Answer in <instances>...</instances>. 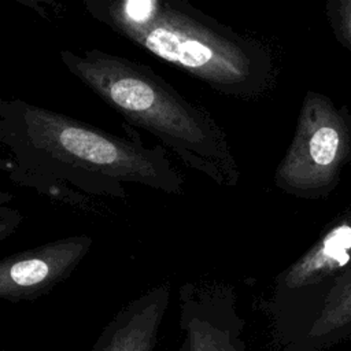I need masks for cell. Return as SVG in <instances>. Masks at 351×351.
<instances>
[{
	"instance_id": "1",
	"label": "cell",
	"mask_w": 351,
	"mask_h": 351,
	"mask_svg": "<svg viewBox=\"0 0 351 351\" xmlns=\"http://www.w3.org/2000/svg\"><path fill=\"white\" fill-rule=\"evenodd\" d=\"M0 141L15 181L66 184L122 199L126 184L182 195L185 182L162 147H145L70 115L21 99L0 103Z\"/></svg>"
},
{
	"instance_id": "2",
	"label": "cell",
	"mask_w": 351,
	"mask_h": 351,
	"mask_svg": "<svg viewBox=\"0 0 351 351\" xmlns=\"http://www.w3.org/2000/svg\"><path fill=\"white\" fill-rule=\"evenodd\" d=\"M88 12L129 43L210 88L254 100L270 78L263 45L182 0H90Z\"/></svg>"
},
{
	"instance_id": "3",
	"label": "cell",
	"mask_w": 351,
	"mask_h": 351,
	"mask_svg": "<svg viewBox=\"0 0 351 351\" xmlns=\"http://www.w3.org/2000/svg\"><path fill=\"white\" fill-rule=\"evenodd\" d=\"M60 59L126 122L155 136L188 167L221 186L239 184L240 169L219 123L151 67L101 49H62Z\"/></svg>"
},
{
	"instance_id": "4",
	"label": "cell",
	"mask_w": 351,
	"mask_h": 351,
	"mask_svg": "<svg viewBox=\"0 0 351 351\" xmlns=\"http://www.w3.org/2000/svg\"><path fill=\"white\" fill-rule=\"evenodd\" d=\"M92 245L88 236H74L19 251L0 262V298L33 300L66 280Z\"/></svg>"
},
{
	"instance_id": "5",
	"label": "cell",
	"mask_w": 351,
	"mask_h": 351,
	"mask_svg": "<svg viewBox=\"0 0 351 351\" xmlns=\"http://www.w3.org/2000/svg\"><path fill=\"white\" fill-rule=\"evenodd\" d=\"M229 292L181 289L180 326L192 351H245L243 321Z\"/></svg>"
},
{
	"instance_id": "6",
	"label": "cell",
	"mask_w": 351,
	"mask_h": 351,
	"mask_svg": "<svg viewBox=\"0 0 351 351\" xmlns=\"http://www.w3.org/2000/svg\"><path fill=\"white\" fill-rule=\"evenodd\" d=\"M170 299L159 285L128 303L106 325L90 351H154Z\"/></svg>"
},
{
	"instance_id": "7",
	"label": "cell",
	"mask_w": 351,
	"mask_h": 351,
	"mask_svg": "<svg viewBox=\"0 0 351 351\" xmlns=\"http://www.w3.org/2000/svg\"><path fill=\"white\" fill-rule=\"evenodd\" d=\"M337 145H339L337 132L333 128L321 126L315 132H313V134L310 136L308 155L315 165L325 166L335 159Z\"/></svg>"
},
{
	"instance_id": "8",
	"label": "cell",
	"mask_w": 351,
	"mask_h": 351,
	"mask_svg": "<svg viewBox=\"0 0 351 351\" xmlns=\"http://www.w3.org/2000/svg\"><path fill=\"white\" fill-rule=\"evenodd\" d=\"M351 247V228L340 226L328 234L324 244V254L340 265L348 261L347 248Z\"/></svg>"
},
{
	"instance_id": "9",
	"label": "cell",
	"mask_w": 351,
	"mask_h": 351,
	"mask_svg": "<svg viewBox=\"0 0 351 351\" xmlns=\"http://www.w3.org/2000/svg\"><path fill=\"white\" fill-rule=\"evenodd\" d=\"M178 351H192V350H191V344H189L188 337H185V336H184V341H182V344H181V347H180V350H178Z\"/></svg>"
}]
</instances>
